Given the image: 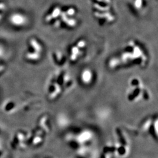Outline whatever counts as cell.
<instances>
[{"label": "cell", "instance_id": "obj_1", "mask_svg": "<svg viewBox=\"0 0 158 158\" xmlns=\"http://www.w3.org/2000/svg\"><path fill=\"white\" fill-rule=\"evenodd\" d=\"M147 53L134 40H128L118 54L113 56L108 62L110 69H117L123 66L144 67L148 62Z\"/></svg>", "mask_w": 158, "mask_h": 158}, {"label": "cell", "instance_id": "obj_2", "mask_svg": "<svg viewBox=\"0 0 158 158\" xmlns=\"http://www.w3.org/2000/svg\"><path fill=\"white\" fill-rule=\"evenodd\" d=\"M78 11L73 6L55 5L45 16L47 23L57 28L73 29L79 24Z\"/></svg>", "mask_w": 158, "mask_h": 158}, {"label": "cell", "instance_id": "obj_3", "mask_svg": "<svg viewBox=\"0 0 158 158\" xmlns=\"http://www.w3.org/2000/svg\"><path fill=\"white\" fill-rule=\"evenodd\" d=\"M72 85L70 76L66 72L55 74L51 78L47 88V97L49 100L53 101L59 98Z\"/></svg>", "mask_w": 158, "mask_h": 158}, {"label": "cell", "instance_id": "obj_4", "mask_svg": "<svg viewBox=\"0 0 158 158\" xmlns=\"http://www.w3.org/2000/svg\"><path fill=\"white\" fill-rule=\"evenodd\" d=\"M113 3V0H90L93 15L102 25L110 24L115 21Z\"/></svg>", "mask_w": 158, "mask_h": 158}, {"label": "cell", "instance_id": "obj_5", "mask_svg": "<svg viewBox=\"0 0 158 158\" xmlns=\"http://www.w3.org/2000/svg\"><path fill=\"white\" fill-rule=\"evenodd\" d=\"M150 93L139 77H134L129 80L126 97L131 102H137L149 100Z\"/></svg>", "mask_w": 158, "mask_h": 158}, {"label": "cell", "instance_id": "obj_6", "mask_svg": "<svg viewBox=\"0 0 158 158\" xmlns=\"http://www.w3.org/2000/svg\"><path fill=\"white\" fill-rule=\"evenodd\" d=\"M115 142L113 145L115 156L125 158L130 153V142L121 130L115 131Z\"/></svg>", "mask_w": 158, "mask_h": 158}, {"label": "cell", "instance_id": "obj_7", "mask_svg": "<svg viewBox=\"0 0 158 158\" xmlns=\"http://www.w3.org/2000/svg\"><path fill=\"white\" fill-rule=\"evenodd\" d=\"M30 132L18 130L12 137L10 145L12 150L23 151L29 147Z\"/></svg>", "mask_w": 158, "mask_h": 158}, {"label": "cell", "instance_id": "obj_8", "mask_svg": "<svg viewBox=\"0 0 158 158\" xmlns=\"http://www.w3.org/2000/svg\"><path fill=\"white\" fill-rule=\"evenodd\" d=\"M29 48L25 55L27 60L31 62H38L40 60L44 52V47L42 43L36 38H32L29 42Z\"/></svg>", "mask_w": 158, "mask_h": 158}, {"label": "cell", "instance_id": "obj_9", "mask_svg": "<svg viewBox=\"0 0 158 158\" xmlns=\"http://www.w3.org/2000/svg\"><path fill=\"white\" fill-rule=\"evenodd\" d=\"M87 46V42L83 39L77 40L69 48V57L72 62H76L83 56L85 49Z\"/></svg>", "mask_w": 158, "mask_h": 158}, {"label": "cell", "instance_id": "obj_10", "mask_svg": "<svg viewBox=\"0 0 158 158\" xmlns=\"http://www.w3.org/2000/svg\"><path fill=\"white\" fill-rule=\"evenodd\" d=\"M142 130L151 136L156 141L158 139V117L153 115L144 120L142 125Z\"/></svg>", "mask_w": 158, "mask_h": 158}, {"label": "cell", "instance_id": "obj_11", "mask_svg": "<svg viewBox=\"0 0 158 158\" xmlns=\"http://www.w3.org/2000/svg\"><path fill=\"white\" fill-rule=\"evenodd\" d=\"M79 80L85 86H89L92 85L95 79V73L92 69L84 68L79 74Z\"/></svg>", "mask_w": 158, "mask_h": 158}, {"label": "cell", "instance_id": "obj_12", "mask_svg": "<svg viewBox=\"0 0 158 158\" xmlns=\"http://www.w3.org/2000/svg\"><path fill=\"white\" fill-rule=\"evenodd\" d=\"M93 139V134L90 131L84 130L76 134V139L74 143H76L77 146L79 145H87L92 141Z\"/></svg>", "mask_w": 158, "mask_h": 158}, {"label": "cell", "instance_id": "obj_13", "mask_svg": "<svg viewBox=\"0 0 158 158\" xmlns=\"http://www.w3.org/2000/svg\"><path fill=\"white\" fill-rule=\"evenodd\" d=\"M149 0H131L130 6L136 14L143 13L147 9Z\"/></svg>", "mask_w": 158, "mask_h": 158}, {"label": "cell", "instance_id": "obj_14", "mask_svg": "<svg viewBox=\"0 0 158 158\" xmlns=\"http://www.w3.org/2000/svg\"><path fill=\"white\" fill-rule=\"evenodd\" d=\"M12 23L18 27L25 26L28 23V17L22 14H17L14 15L11 18Z\"/></svg>", "mask_w": 158, "mask_h": 158}, {"label": "cell", "instance_id": "obj_15", "mask_svg": "<svg viewBox=\"0 0 158 158\" xmlns=\"http://www.w3.org/2000/svg\"><path fill=\"white\" fill-rule=\"evenodd\" d=\"M115 156L113 145H107L104 148L100 158H114Z\"/></svg>", "mask_w": 158, "mask_h": 158}, {"label": "cell", "instance_id": "obj_16", "mask_svg": "<svg viewBox=\"0 0 158 158\" xmlns=\"http://www.w3.org/2000/svg\"><path fill=\"white\" fill-rule=\"evenodd\" d=\"M4 152V146H3V144H2V142H1V139H0V158H2V156H3Z\"/></svg>", "mask_w": 158, "mask_h": 158}, {"label": "cell", "instance_id": "obj_17", "mask_svg": "<svg viewBox=\"0 0 158 158\" xmlns=\"http://www.w3.org/2000/svg\"></svg>", "mask_w": 158, "mask_h": 158}, {"label": "cell", "instance_id": "obj_18", "mask_svg": "<svg viewBox=\"0 0 158 158\" xmlns=\"http://www.w3.org/2000/svg\"></svg>", "mask_w": 158, "mask_h": 158}]
</instances>
